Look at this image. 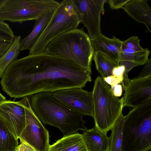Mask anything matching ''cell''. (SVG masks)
<instances>
[{
    "mask_svg": "<svg viewBox=\"0 0 151 151\" xmlns=\"http://www.w3.org/2000/svg\"><path fill=\"white\" fill-rule=\"evenodd\" d=\"M129 0H107L110 8L112 9L117 10L122 8Z\"/></svg>",
    "mask_w": 151,
    "mask_h": 151,
    "instance_id": "cell-25",
    "label": "cell"
},
{
    "mask_svg": "<svg viewBox=\"0 0 151 151\" xmlns=\"http://www.w3.org/2000/svg\"><path fill=\"white\" fill-rule=\"evenodd\" d=\"M150 54V51L147 48H145L142 50L137 51L121 47L120 61H131L135 62L140 65H143L145 64L149 59L148 57Z\"/></svg>",
    "mask_w": 151,
    "mask_h": 151,
    "instance_id": "cell-23",
    "label": "cell"
},
{
    "mask_svg": "<svg viewBox=\"0 0 151 151\" xmlns=\"http://www.w3.org/2000/svg\"><path fill=\"white\" fill-rule=\"evenodd\" d=\"M28 96L20 101L24 107L26 122L19 139L26 142L36 151H48L50 145L49 132L32 109Z\"/></svg>",
    "mask_w": 151,
    "mask_h": 151,
    "instance_id": "cell-8",
    "label": "cell"
},
{
    "mask_svg": "<svg viewBox=\"0 0 151 151\" xmlns=\"http://www.w3.org/2000/svg\"><path fill=\"white\" fill-rule=\"evenodd\" d=\"M5 0H0V7L4 2Z\"/></svg>",
    "mask_w": 151,
    "mask_h": 151,
    "instance_id": "cell-32",
    "label": "cell"
},
{
    "mask_svg": "<svg viewBox=\"0 0 151 151\" xmlns=\"http://www.w3.org/2000/svg\"><path fill=\"white\" fill-rule=\"evenodd\" d=\"M123 105L133 108L151 102V75L129 79L124 90Z\"/></svg>",
    "mask_w": 151,
    "mask_h": 151,
    "instance_id": "cell-11",
    "label": "cell"
},
{
    "mask_svg": "<svg viewBox=\"0 0 151 151\" xmlns=\"http://www.w3.org/2000/svg\"><path fill=\"white\" fill-rule=\"evenodd\" d=\"M90 38L100 34L101 15L107 0H71Z\"/></svg>",
    "mask_w": 151,
    "mask_h": 151,
    "instance_id": "cell-10",
    "label": "cell"
},
{
    "mask_svg": "<svg viewBox=\"0 0 151 151\" xmlns=\"http://www.w3.org/2000/svg\"><path fill=\"white\" fill-rule=\"evenodd\" d=\"M52 95L55 99L73 111L93 118L92 91L75 88L58 90Z\"/></svg>",
    "mask_w": 151,
    "mask_h": 151,
    "instance_id": "cell-9",
    "label": "cell"
},
{
    "mask_svg": "<svg viewBox=\"0 0 151 151\" xmlns=\"http://www.w3.org/2000/svg\"><path fill=\"white\" fill-rule=\"evenodd\" d=\"M18 139L0 116V151H15Z\"/></svg>",
    "mask_w": 151,
    "mask_h": 151,
    "instance_id": "cell-18",
    "label": "cell"
},
{
    "mask_svg": "<svg viewBox=\"0 0 151 151\" xmlns=\"http://www.w3.org/2000/svg\"><path fill=\"white\" fill-rule=\"evenodd\" d=\"M48 151H88L83 134L76 133L64 136L50 145Z\"/></svg>",
    "mask_w": 151,
    "mask_h": 151,
    "instance_id": "cell-15",
    "label": "cell"
},
{
    "mask_svg": "<svg viewBox=\"0 0 151 151\" xmlns=\"http://www.w3.org/2000/svg\"><path fill=\"white\" fill-rule=\"evenodd\" d=\"M20 36L15 37L14 41L7 51L0 58V78L8 66L17 59L20 51Z\"/></svg>",
    "mask_w": 151,
    "mask_h": 151,
    "instance_id": "cell-20",
    "label": "cell"
},
{
    "mask_svg": "<svg viewBox=\"0 0 151 151\" xmlns=\"http://www.w3.org/2000/svg\"><path fill=\"white\" fill-rule=\"evenodd\" d=\"M20 144L17 147L15 151H36L32 146L22 140H20Z\"/></svg>",
    "mask_w": 151,
    "mask_h": 151,
    "instance_id": "cell-28",
    "label": "cell"
},
{
    "mask_svg": "<svg viewBox=\"0 0 151 151\" xmlns=\"http://www.w3.org/2000/svg\"><path fill=\"white\" fill-rule=\"evenodd\" d=\"M151 75V58L148 59L142 70L135 78L145 77Z\"/></svg>",
    "mask_w": 151,
    "mask_h": 151,
    "instance_id": "cell-26",
    "label": "cell"
},
{
    "mask_svg": "<svg viewBox=\"0 0 151 151\" xmlns=\"http://www.w3.org/2000/svg\"><path fill=\"white\" fill-rule=\"evenodd\" d=\"M52 93L41 92L30 96L31 107L41 122L58 128L64 136L86 130L83 116L56 100Z\"/></svg>",
    "mask_w": 151,
    "mask_h": 151,
    "instance_id": "cell-2",
    "label": "cell"
},
{
    "mask_svg": "<svg viewBox=\"0 0 151 151\" xmlns=\"http://www.w3.org/2000/svg\"><path fill=\"white\" fill-rule=\"evenodd\" d=\"M140 40L137 36H132L122 41V47L126 48L137 51L143 50L140 45Z\"/></svg>",
    "mask_w": 151,
    "mask_h": 151,
    "instance_id": "cell-24",
    "label": "cell"
},
{
    "mask_svg": "<svg viewBox=\"0 0 151 151\" xmlns=\"http://www.w3.org/2000/svg\"><path fill=\"white\" fill-rule=\"evenodd\" d=\"M7 101L5 97L0 93V104Z\"/></svg>",
    "mask_w": 151,
    "mask_h": 151,
    "instance_id": "cell-31",
    "label": "cell"
},
{
    "mask_svg": "<svg viewBox=\"0 0 151 151\" xmlns=\"http://www.w3.org/2000/svg\"><path fill=\"white\" fill-rule=\"evenodd\" d=\"M59 3L53 0H5L0 7V19L19 23L36 20Z\"/></svg>",
    "mask_w": 151,
    "mask_h": 151,
    "instance_id": "cell-7",
    "label": "cell"
},
{
    "mask_svg": "<svg viewBox=\"0 0 151 151\" xmlns=\"http://www.w3.org/2000/svg\"><path fill=\"white\" fill-rule=\"evenodd\" d=\"M83 135L88 151H109V137L102 134L95 126L83 132Z\"/></svg>",
    "mask_w": 151,
    "mask_h": 151,
    "instance_id": "cell-17",
    "label": "cell"
},
{
    "mask_svg": "<svg viewBox=\"0 0 151 151\" xmlns=\"http://www.w3.org/2000/svg\"><path fill=\"white\" fill-rule=\"evenodd\" d=\"M91 41L94 52H100L119 64L122 41L114 35L109 38L101 33Z\"/></svg>",
    "mask_w": 151,
    "mask_h": 151,
    "instance_id": "cell-13",
    "label": "cell"
},
{
    "mask_svg": "<svg viewBox=\"0 0 151 151\" xmlns=\"http://www.w3.org/2000/svg\"><path fill=\"white\" fill-rule=\"evenodd\" d=\"M125 117L122 112L113 126L109 137V151H121L122 128Z\"/></svg>",
    "mask_w": 151,
    "mask_h": 151,
    "instance_id": "cell-21",
    "label": "cell"
},
{
    "mask_svg": "<svg viewBox=\"0 0 151 151\" xmlns=\"http://www.w3.org/2000/svg\"><path fill=\"white\" fill-rule=\"evenodd\" d=\"M103 79L108 84L111 86V87L114 86L120 83L118 78L112 75Z\"/></svg>",
    "mask_w": 151,
    "mask_h": 151,
    "instance_id": "cell-29",
    "label": "cell"
},
{
    "mask_svg": "<svg viewBox=\"0 0 151 151\" xmlns=\"http://www.w3.org/2000/svg\"><path fill=\"white\" fill-rule=\"evenodd\" d=\"M147 0H129L122 8L137 22L145 24L151 33V9Z\"/></svg>",
    "mask_w": 151,
    "mask_h": 151,
    "instance_id": "cell-14",
    "label": "cell"
},
{
    "mask_svg": "<svg viewBox=\"0 0 151 151\" xmlns=\"http://www.w3.org/2000/svg\"><path fill=\"white\" fill-rule=\"evenodd\" d=\"M91 73L70 60L44 52L13 61L0 84L7 95L19 98L41 92L82 88L92 81Z\"/></svg>",
    "mask_w": 151,
    "mask_h": 151,
    "instance_id": "cell-1",
    "label": "cell"
},
{
    "mask_svg": "<svg viewBox=\"0 0 151 151\" xmlns=\"http://www.w3.org/2000/svg\"><path fill=\"white\" fill-rule=\"evenodd\" d=\"M81 22L72 0L63 1L55 9L40 38L29 50V55L43 52L52 40L64 33L77 29Z\"/></svg>",
    "mask_w": 151,
    "mask_h": 151,
    "instance_id": "cell-6",
    "label": "cell"
},
{
    "mask_svg": "<svg viewBox=\"0 0 151 151\" xmlns=\"http://www.w3.org/2000/svg\"><path fill=\"white\" fill-rule=\"evenodd\" d=\"M125 71L124 66L119 65L114 68L112 71V75L117 77L119 79L120 83L123 80V74Z\"/></svg>",
    "mask_w": 151,
    "mask_h": 151,
    "instance_id": "cell-27",
    "label": "cell"
},
{
    "mask_svg": "<svg viewBox=\"0 0 151 151\" xmlns=\"http://www.w3.org/2000/svg\"><path fill=\"white\" fill-rule=\"evenodd\" d=\"M0 116L19 139L26 122L24 106L20 101H6L0 104Z\"/></svg>",
    "mask_w": 151,
    "mask_h": 151,
    "instance_id": "cell-12",
    "label": "cell"
},
{
    "mask_svg": "<svg viewBox=\"0 0 151 151\" xmlns=\"http://www.w3.org/2000/svg\"><path fill=\"white\" fill-rule=\"evenodd\" d=\"M55 9L41 15L36 20L32 32L21 40L20 51L29 50L37 41L50 22Z\"/></svg>",
    "mask_w": 151,
    "mask_h": 151,
    "instance_id": "cell-16",
    "label": "cell"
},
{
    "mask_svg": "<svg viewBox=\"0 0 151 151\" xmlns=\"http://www.w3.org/2000/svg\"><path fill=\"white\" fill-rule=\"evenodd\" d=\"M92 92L94 126L106 135L122 112L123 96L119 99L114 96L109 84L99 76L94 81Z\"/></svg>",
    "mask_w": 151,
    "mask_h": 151,
    "instance_id": "cell-5",
    "label": "cell"
},
{
    "mask_svg": "<svg viewBox=\"0 0 151 151\" xmlns=\"http://www.w3.org/2000/svg\"><path fill=\"white\" fill-rule=\"evenodd\" d=\"M151 149V102L137 106L125 116L121 151Z\"/></svg>",
    "mask_w": 151,
    "mask_h": 151,
    "instance_id": "cell-4",
    "label": "cell"
},
{
    "mask_svg": "<svg viewBox=\"0 0 151 151\" xmlns=\"http://www.w3.org/2000/svg\"><path fill=\"white\" fill-rule=\"evenodd\" d=\"M15 37L9 25L0 19V58L10 47L14 41Z\"/></svg>",
    "mask_w": 151,
    "mask_h": 151,
    "instance_id": "cell-22",
    "label": "cell"
},
{
    "mask_svg": "<svg viewBox=\"0 0 151 151\" xmlns=\"http://www.w3.org/2000/svg\"><path fill=\"white\" fill-rule=\"evenodd\" d=\"M111 88L114 96L116 97H120L122 96V88L121 84H118Z\"/></svg>",
    "mask_w": 151,
    "mask_h": 151,
    "instance_id": "cell-30",
    "label": "cell"
},
{
    "mask_svg": "<svg viewBox=\"0 0 151 151\" xmlns=\"http://www.w3.org/2000/svg\"><path fill=\"white\" fill-rule=\"evenodd\" d=\"M44 52L70 60L91 72L94 50L90 38L82 28L58 36L47 45Z\"/></svg>",
    "mask_w": 151,
    "mask_h": 151,
    "instance_id": "cell-3",
    "label": "cell"
},
{
    "mask_svg": "<svg viewBox=\"0 0 151 151\" xmlns=\"http://www.w3.org/2000/svg\"><path fill=\"white\" fill-rule=\"evenodd\" d=\"M92 59L95 62L96 70L103 78L112 75L114 68L119 65V64L99 52H94Z\"/></svg>",
    "mask_w": 151,
    "mask_h": 151,
    "instance_id": "cell-19",
    "label": "cell"
}]
</instances>
